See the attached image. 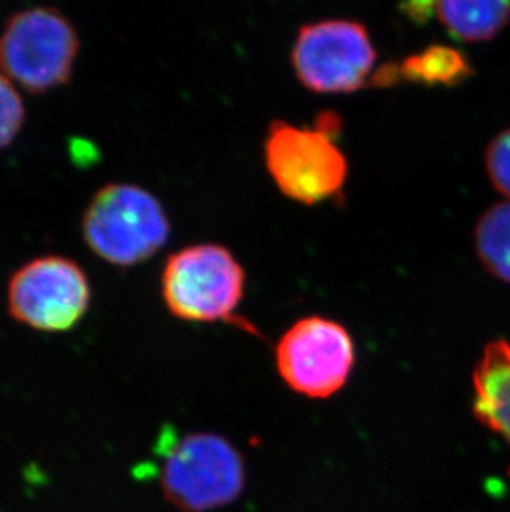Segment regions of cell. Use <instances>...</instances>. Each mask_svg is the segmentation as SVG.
I'll list each match as a JSON object with an SVG mask.
<instances>
[{
	"mask_svg": "<svg viewBox=\"0 0 510 512\" xmlns=\"http://www.w3.org/2000/svg\"><path fill=\"white\" fill-rule=\"evenodd\" d=\"M340 120L332 113L318 116L315 126L274 121L265 138V165L284 196L297 203L332 199L347 181V158L337 145Z\"/></svg>",
	"mask_w": 510,
	"mask_h": 512,
	"instance_id": "1",
	"label": "cell"
},
{
	"mask_svg": "<svg viewBox=\"0 0 510 512\" xmlns=\"http://www.w3.org/2000/svg\"><path fill=\"white\" fill-rule=\"evenodd\" d=\"M83 237L97 256L130 267L168 242L169 219L153 194L135 184H106L83 214Z\"/></svg>",
	"mask_w": 510,
	"mask_h": 512,
	"instance_id": "2",
	"label": "cell"
},
{
	"mask_svg": "<svg viewBox=\"0 0 510 512\" xmlns=\"http://www.w3.org/2000/svg\"><path fill=\"white\" fill-rule=\"evenodd\" d=\"M78 49L77 30L62 12L22 10L0 34V72L27 92H50L70 82Z\"/></svg>",
	"mask_w": 510,
	"mask_h": 512,
	"instance_id": "3",
	"label": "cell"
},
{
	"mask_svg": "<svg viewBox=\"0 0 510 512\" xmlns=\"http://www.w3.org/2000/svg\"><path fill=\"white\" fill-rule=\"evenodd\" d=\"M163 299L169 312L188 322L229 320L241 304L246 272L226 247L198 244L168 257Z\"/></svg>",
	"mask_w": 510,
	"mask_h": 512,
	"instance_id": "4",
	"label": "cell"
},
{
	"mask_svg": "<svg viewBox=\"0 0 510 512\" xmlns=\"http://www.w3.org/2000/svg\"><path fill=\"white\" fill-rule=\"evenodd\" d=\"M244 484V459L222 436L194 433L164 453L161 486L169 503L181 511L227 506L239 498Z\"/></svg>",
	"mask_w": 510,
	"mask_h": 512,
	"instance_id": "5",
	"label": "cell"
},
{
	"mask_svg": "<svg viewBox=\"0 0 510 512\" xmlns=\"http://www.w3.org/2000/svg\"><path fill=\"white\" fill-rule=\"evenodd\" d=\"M376 50L365 25L322 20L300 29L292 65L300 83L315 93H352L375 77Z\"/></svg>",
	"mask_w": 510,
	"mask_h": 512,
	"instance_id": "6",
	"label": "cell"
},
{
	"mask_svg": "<svg viewBox=\"0 0 510 512\" xmlns=\"http://www.w3.org/2000/svg\"><path fill=\"white\" fill-rule=\"evenodd\" d=\"M92 299L82 267L67 257L45 256L27 262L10 277L9 314L40 332H67L87 314Z\"/></svg>",
	"mask_w": 510,
	"mask_h": 512,
	"instance_id": "7",
	"label": "cell"
},
{
	"mask_svg": "<svg viewBox=\"0 0 510 512\" xmlns=\"http://www.w3.org/2000/svg\"><path fill=\"white\" fill-rule=\"evenodd\" d=\"M280 377L294 392L308 398H328L340 392L355 365L352 335L325 317L295 322L275 347Z\"/></svg>",
	"mask_w": 510,
	"mask_h": 512,
	"instance_id": "8",
	"label": "cell"
},
{
	"mask_svg": "<svg viewBox=\"0 0 510 512\" xmlns=\"http://www.w3.org/2000/svg\"><path fill=\"white\" fill-rule=\"evenodd\" d=\"M474 413L510 441V345H487L474 372Z\"/></svg>",
	"mask_w": 510,
	"mask_h": 512,
	"instance_id": "9",
	"label": "cell"
},
{
	"mask_svg": "<svg viewBox=\"0 0 510 512\" xmlns=\"http://www.w3.org/2000/svg\"><path fill=\"white\" fill-rule=\"evenodd\" d=\"M469 75V63L461 52L446 45H433L409 55L398 65L378 68L371 85L388 87L398 80L423 85H456Z\"/></svg>",
	"mask_w": 510,
	"mask_h": 512,
	"instance_id": "10",
	"label": "cell"
},
{
	"mask_svg": "<svg viewBox=\"0 0 510 512\" xmlns=\"http://www.w3.org/2000/svg\"><path fill=\"white\" fill-rule=\"evenodd\" d=\"M433 14L449 34L466 42L489 40L509 22L510 2H439Z\"/></svg>",
	"mask_w": 510,
	"mask_h": 512,
	"instance_id": "11",
	"label": "cell"
},
{
	"mask_svg": "<svg viewBox=\"0 0 510 512\" xmlns=\"http://www.w3.org/2000/svg\"><path fill=\"white\" fill-rule=\"evenodd\" d=\"M482 264L502 281L510 282V201L489 209L476 229Z\"/></svg>",
	"mask_w": 510,
	"mask_h": 512,
	"instance_id": "12",
	"label": "cell"
},
{
	"mask_svg": "<svg viewBox=\"0 0 510 512\" xmlns=\"http://www.w3.org/2000/svg\"><path fill=\"white\" fill-rule=\"evenodd\" d=\"M24 100L4 73L0 72V150L9 146L24 125Z\"/></svg>",
	"mask_w": 510,
	"mask_h": 512,
	"instance_id": "13",
	"label": "cell"
},
{
	"mask_svg": "<svg viewBox=\"0 0 510 512\" xmlns=\"http://www.w3.org/2000/svg\"><path fill=\"white\" fill-rule=\"evenodd\" d=\"M486 165L492 184L510 199V130L492 141L487 150Z\"/></svg>",
	"mask_w": 510,
	"mask_h": 512,
	"instance_id": "14",
	"label": "cell"
}]
</instances>
